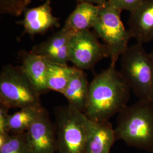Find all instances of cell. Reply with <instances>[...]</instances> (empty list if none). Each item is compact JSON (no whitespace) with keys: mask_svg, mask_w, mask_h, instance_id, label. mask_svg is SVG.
<instances>
[{"mask_svg":"<svg viewBox=\"0 0 153 153\" xmlns=\"http://www.w3.org/2000/svg\"><path fill=\"white\" fill-rule=\"evenodd\" d=\"M131 89L116 65L95 75L89 85L85 115L96 121H107L128 105Z\"/></svg>","mask_w":153,"mask_h":153,"instance_id":"cell-1","label":"cell"},{"mask_svg":"<svg viewBox=\"0 0 153 153\" xmlns=\"http://www.w3.org/2000/svg\"><path fill=\"white\" fill-rule=\"evenodd\" d=\"M116 140L131 148L153 153V102L138 100L118 114Z\"/></svg>","mask_w":153,"mask_h":153,"instance_id":"cell-2","label":"cell"},{"mask_svg":"<svg viewBox=\"0 0 153 153\" xmlns=\"http://www.w3.org/2000/svg\"><path fill=\"white\" fill-rule=\"evenodd\" d=\"M120 64L121 74L136 97L140 100L150 101L153 61L142 44L129 46L120 56Z\"/></svg>","mask_w":153,"mask_h":153,"instance_id":"cell-3","label":"cell"},{"mask_svg":"<svg viewBox=\"0 0 153 153\" xmlns=\"http://www.w3.org/2000/svg\"><path fill=\"white\" fill-rule=\"evenodd\" d=\"M41 95L21 66H4L0 74V104L9 109L40 106Z\"/></svg>","mask_w":153,"mask_h":153,"instance_id":"cell-4","label":"cell"},{"mask_svg":"<svg viewBox=\"0 0 153 153\" xmlns=\"http://www.w3.org/2000/svg\"><path fill=\"white\" fill-rule=\"evenodd\" d=\"M57 153H85L86 116L69 105L55 109Z\"/></svg>","mask_w":153,"mask_h":153,"instance_id":"cell-5","label":"cell"},{"mask_svg":"<svg viewBox=\"0 0 153 153\" xmlns=\"http://www.w3.org/2000/svg\"><path fill=\"white\" fill-rule=\"evenodd\" d=\"M99 6L98 18L93 29L109 49L111 65H116L121 54L129 47L131 36L121 19V10L108 1Z\"/></svg>","mask_w":153,"mask_h":153,"instance_id":"cell-6","label":"cell"},{"mask_svg":"<svg viewBox=\"0 0 153 153\" xmlns=\"http://www.w3.org/2000/svg\"><path fill=\"white\" fill-rule=\"evenodd\" d=\"M95 33L90 30L75 33L71 38L69 51V61L81 70L90 69L99 61L110 57L109 49L102 44Z\"/></svg>","mask_w":153,"mask_h":153,"instance_id":"cell-7","label":"cell"},{"mask_svg":"<svg viewBox=\"0 0 153 153\" xmlns=\"http://www.w3.org/2000/svg\"><path fill=\"white\" fill-rule=\"evenodd\" d=\"M26 133L33 153L57 152L55 123L52 122L49 113L45 108Z\"/></svg>","mask_w":153,"mask_h":153,"instance_id":"cell-8","label":"cell"},{"mask_svg":"<svg viewBox=\"0 0 153 153\" xmlns=\"http://www.w3.org/2000/svg\"><path fill=\"white\" fill-rule=\"evenodd\" d=\"M75 33L63 27L46 40L34 45L31 51L51 62L66 64L69 61L71 40Z\"/></svg>","mask_w":153,"mask_h":153,"instance_id":"cell-9","label":"cell"},{"mask_svg":"<svg viewBox=\"0 0 153 153\" xmlns=\"http://www.w3.org/2000/svg\"><path fill=\"white\" fill-rule=\"evenodd\" d=\"M85 153H109L116 141L115 129L107 121H96L85 119Z\"/></svg>","mask_w":153,"mask_h":153,"instance_id":"cell-10","label":"cell"},{"mask_svg":"<svg viewBox=\"0 0 153 153\" xmlns=\"http://www.w3.org/2000/svg\"><path fill=\"white\" fill-rule=\"evenodd\" d=\"M51 1L46 0L42 5L33 8L27 7L24 10V18L17 22L23 26L22 35L28 34L33 37L38 34H43L50 28L60 26L58 18L52 14Z\"/></svg>","mask_w":153,"mask_h":153,"instance_id":"cell-11","label":"cell"},{"mask_svg":"<svg viewBox=\"0 0 153 153\" xmlns=\"http://www.w3.org/2000/svg\"><path fill=\"white\" fill-rule=\"evenodd\" d=\"M128 31L131 38L143 44L153 40V0H145L131 13Z\"/></svg>","mask_w":153,"mask_h":153,"instance_id":"cell-12","label":"cell"},{"mask_svg":"<svg viewBox=\"0 0 153 153\" xmlns=\"http://www.w3.org/2000/svg\"><path fill=\"white\" fill-rule=\"evenodd\" d=\"M18 55L22 61L23 71L38 93L42 95L49 92L47 84V60L32 51L20 50Z\"/></svg>","mask_w":153,"mask_h":153,"instance_id":"cell-13","label":"cell"},{"mask_svg":"<svg viewBox=\"0 0 153 153\" xmlns=\"http://www.w3.org/2000/svg\"><path fill=\"white\" fill-rule=\"evenodd\" d=\"M89 85L84 71L72 66L69 82L62 94L68 100L71 107L83 114L88 103Z\"/></svg>","mask_w":153,"mask_h":153,"instance_id":"cell-14","label":"cell"},{"mask_svg":"<svg viewBox=\"0 0 153 153\" xmlns=\"http://www.w3.org/2000/svg\"><path fill=\"white\" fill-rule=\"evenodd\" d=\"M100 6L88 2H81L68 18L64 27L75 33L90 30L97 21Z\"/></svg>","mask_w":153,"mask_h":153,"instance_id":"cell-15","label":"cell"},{"mask_svg":"<svg viewBox=\"0 0 153 153\" xmlns=\"http://www.w3.org/2000/svg\"><path fill=\"white\" fill-rule=\"evenodd\" d=\"M43 109L42 105L29 107L10 114L9 122V133H18L27 131Z\"/></svg>","mask_w":153,"mask_h":153,"instance_id":"cell-16","label":"cell"},{"mask_svg":"<svg viewBox=\"0 0 153 153\" xmlns=\"http://www.w3.org/2000/svg\"><path fill=\"white\" fill-rule=\"evenodd\" d=\"M72 67L66 64L48 61L47 84L49 91L62 93L69 82Z\"/></svg>","mask_w":153,"mask_h":153,"instance_id":"cell-17","label":"cell"},{"mask_svg":"<svg viewBox=\"0 0 153 153\" xmlns=\"http://www.w3.org/2000/svg\"><path fill=\"white\" fill-rule=\"evenodd\" d=\"M0 153H33L26 131L11 133L7 141L0 146Z\"/></svg>","mask_w":153,"mask_h":153,"instance_id":"cell-18","label":"cell"},{"mask_svg":"<svg viewBox=\"0 0 153 153\" xmlns=\"http://www.w3.org/2000/svg\"><path fill=\"white\" fill-rule=\"evenodd\" d=\"M32 1L33 0H0V12L2 14L19 16Z\"/></svg>","mask_w":153,"mask_h":153,"instance_id":"cell-19","label":"cell"},{"mask_svg":"<svg viewBox=\"0 0 153 153\" xmlns=\"http://www.w3.org/2000/svg\"><path fill=\"white\" fill-rule=\"evenodd\" d=\"M145 0H107L111 5L123 10L131 13L135 10Z\"/></svg>","mask_w":153,"mask_h":153,"instance_id":"cell-20","label":"cell"},{"mask_svg":"<svg viewBox=\"0 0 153 153\" xmlns=\"http://www.w3.org/2000/svg\"><path fill=\"white\" fill-rule=\"evenodd\" d=\"M9 108L5 105L0 104V134L9 133V122L10 114Z\"/></svg>","mask_w":153,"mask_h":153,"instance_id":"cell-21","label":"cell"},{"mask_svg":"<svg viewBox=\"0 0 153 153\" xmlns=\"http://www.w3.org/2000/svg\"><path fill=\"white\" fill-rule=\"evenodd\" d=\"M84 1L93 4L94 5L96 4V5L100 6L104 4L107 0H85Z\"/></svg>","mask_w":153,"mask_h":153,"instance_id":"cell-22","label":"cell"},{"mask_svg":"<svg viewBox=\"0 0 153 153\" xmlns=\"http://www.w3.org/2000/svg\"><path fill=\"white\" fill-rule=\"evenodd\" d=\"M150 101L153 102V80L152 86V91H151V95H150Z\"/></svg>","mask_w":153,"mask_h":153,"instance_id":"cell-23","label":"cell"},{"mask_svg":"<svg viewBox=\"0 0 153 153\" xmlns=\"http://www.w3.org/2000/svg\"><path fill=\"white\" fill-rule=\"evenodd\" d=\"M150 56H151V57H152V59L153 61V49L152 50V51L150 53Z\"/></svg>","mask_w":153,"mask_h":153,"instance_id":"cell-24","label":"cell"},{"mask_svg":"<svg viewBox=\"0 0 153 153\" xmlns=\"http://www.w3.org/2000/svg\"><path fill=\"white\" fill-rule=\"evenodd\" d=\"M76 1H78L79 2H84L85 0H76Z\"/></svg>","mask_w":153,"mask_h":153,"instance_id":"cell-25","label":"cell"}]
</instances>
